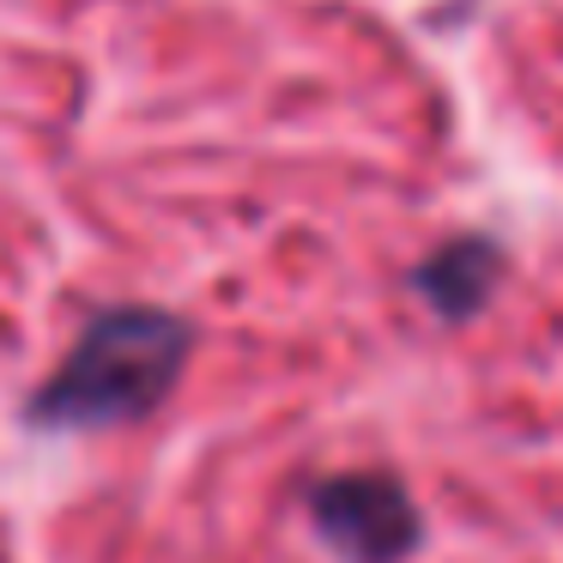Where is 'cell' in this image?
Here are the masks:
<instances>
[{"instance_id":"1","label":"cell","mask_w":563,"mask_h":563,"mask_svg":"<svg viewBox=\"0 0 563 563\" xmlns=\"http://www.w3.org/2000/svg\"><path fill=\"white\" fill-rule=\"evenodd\" d=\"M188 352H195V328L176 309H103L86 321L74 352L49 369V382L25 400V424L74 430V437L140 424L176 394Z\"/></svg>"},{"instance_id":"3","label":"cell","mask_w":563,"mask_h":563,"mask_svg":"<svg viewBox=\"0 0 563 563\" xmlns=\"http://www.w3.org/2000/svg\"><path fill=\"white\" fill-rule=\"evenodd\" d=\"M503 267H509V255H503L497 236H478V231L473 236H449V243L430 249V255L412 267V291L437 321L461 328V321H473V316L490 309Z\"/></svg>"},{"instance_id":"2","label":"cell","mask_w":563,"mask_h":563,"mask_svg":"<svg viewBox=\"0 0 563 563\" xmlns=\"http://www.w3.org/2000/svg\"><path fill=\"white\" fill-rule=\"evenodd\" d=\"M309 521L340 563H406L424 539V515L394 473L316 478L309 485Z\"/></svg>"}]
</instances>
